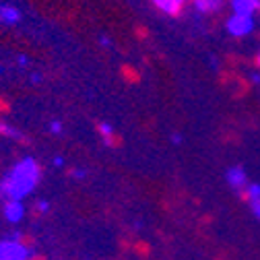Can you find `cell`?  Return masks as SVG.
I'll return each mask as SVG.
<instances>
[{"label": "cell", "instance_id": "obj_1", "mask_svg": "<svg viewBox=\"0 0 260 260\" xmlns=\"http://www.w3.org/2000/svg\"><path fill=\"white\" fill-rule=\"evenodd\" d=\"M42 168L34 157H23L0 180V197L5 201H23L38 188Z\"/></svg>", "mask_w": 260, "mask_h": 260}, {"label": "cell", "instance_id": "obj_2", "mask_svg": "<svg viewBox=\"0 0 260 260\" xmlns=\"http://www.w3.org/2000/svg\"><path fill=\"white\" fill-rule=\"evenodd\" d=\"M34 258V250L21 240L7 238L0 242V260H31Z\"/></svg>", "mask_w": 260, "mask_h": 260}, {"label": "cell", "instance_id": "obj_3", "mask_svg": "<svg viewBox=\"0 0 260 260\" xmlns=\"http://www.w3.org/2000/svg\"><path fill=\"white\" fill-rule=\"evenodd\" d=\"M227 31L234 36V38H244L248 34H252L254 29V17L252 15H240V13H234L225 23Z\"/></svg>", "mask_w": 260, "mask_h": 260}, {"label": "cell", "instance_id": "obj_4", "mask_svg": "<svg viewBox=\"0 0 260 260\" xmlns=\"http://www.w3.org/2000/svg\"><path fill=\"white\" fill-rule=\"evenodd\" d=\"M3 211H5V219L9 223H13V225L21 223L23 217H25V205H23V201H5V209Z\"/></svg>", "mask_w": 260, "mask_h": 260}, {"label": "cell", "instance_id": "obj_5", "mask_svg": "<svg viewBox=\"0 0 260 260\" xmlns=\"http://www.w3.org/2000/svg\"><path fill=\"white\" fill-rule=\"evenodd\" d=\"M225 180L234 190H244V186H248V176H246V170L240 168V166H232L230 170L225 172Z\"/></svg>", "mask_w": 260, "mask_h": 260}, {"label": "cell", "instance_id": "obj_6", "mask_svg": "<svg viewBox=\"0 0 260 260\" xmlns=\"http://www.w3.org/2000/svg\"><path fill=\"white\" fill-rule=\"evenodd\" d=\"M184 3H186V0H153V5H155L161 13L172 15V17H176V15L182 13Z\"/></svg>", "mask_w": 260, "mask_h": 260}, {"label": "cell", "instance_id": "obj_7", "mask_svg": "<svg viewBox=\"0 0 260 260\" xmlns=\"http://www.w3.org/2000/svg\"><path fill=\"white\" fill-rule=\"evenodd\" d=\"M0 21L5 25H17L21 21V11L13 5H0Z\"/></svg>", "mask_w": 260, "mask_h": 260}, {"label": "cell", "instance_id": "obj_8", "mask_svg": "<svg viewBox=\"0 0 260 260\" xmlns=\"http://www.w3.org/2000/svg\"><path fill=\"white\" fill-rule=\"evenodd\" d=\"M232 9L240 15H252L260 9V0H232Z\"/></svg>", "mask_w": 260, "mask_h": 260}, {"label": "cell", "instance_id": "obj_9", "mask_svg": "<svg viewBox=\"0 0 260 260\" xmlns=\"http://www.w3.org/2000/svg\"><path fill=\"white\" fill-rule=\"evenodd\" d=\"M192 3L201 13H215L223 7V0H192Z\"/></svg>", "mask_w": 260, "mask_h": 260}, {"label": "cell", "instance_id": "obj_10", "mask_svg": "<svg viewBox=\"0 0 260 260\" xmlns=\"http://www.w3.org/2000/svg\"><path fill=\"white\" fill-rule=\"evenodd\" d=\"M0 135L7 137V139H15V141H27L19 128H15V126H11V124H7L3 120H0Z\"/></svg>", "mask_w": 260, "mask_h": 260}, {"label": "cell", "instance_id": "obj_11", "mask_svg": "<svg viewBox=\"0 0 260 260\" xmlns=\"http://www.w3.org/2000/svg\"><path fill=\"white\" fill-rule=\"evenodd\" d=\"M97 130H100V135H102L104 143H106L108 147H114V128H112V124L102 122L100 126H97Z\"/></svg>", "mask_w": 260, "mask_h": 260}, {"label": "cell", "instance_id": "obj_12", "mask_svg": "<svg viewBox=\"0 0 260 260\" xmlns=\"http://www.w3.org/2000/svg\"><path fill=\"white\" fill-rule=\"evenodd\" d=\"M244 197L248 199V203L258 201L260 199V184H248L246 190H244Z\"/></svg>", "mask_w": 260, "mask_h": 260}, {"label": "cell", "instance_id": "obj_13", "mask_svg": "<svg viewBox=\"0 0 260 260\" xmlns=\"http://www.w3.org/2000/svg\"><path fill=\"white\" fill-rule=\"evenodd\" d=\"M50 130L54 135H62V122H58V120H54L52 124H50Z\"/></svg>", "mask_w": 260, "mask_h": 260}, {"label": "cell", "instance_id": "obj_14", "mask_svg": "<svg viewBox=\"0 0 260 260\" xmlns=\"http://www.w3.org/2000/svg\"><path fill=\"white\" fill-rule=\"evenodd\" d=\"M250 209H252V213L260 219V199H258V201H252V203H250Z\"/></svg>", "mask_w": 260, "mask_h": 260}, {"label": "cell", "instance_id": "obj_15", "mask_svg": "<svg viewBox=\"0 0 260 260\" xmlns=\"http://www.w3.org/2000/svg\"><path fill=\"white\" fill-rule=\"evenodd\" d=\"M36 207H38V211H40V213H48L50 203H48V201H38V205H36Z\"/></svg>", "mask_w": 260, "mask_h": 260}, {"label": "cell", "instance_id": "obj_16", "mask_svg": "<svg viewBox=\"0 0 260 260\" xmlns=\"http://www.w3.org/2000/svg\"><path fill=\"white\" fill-rule=\"evenodd\" d=\"M71 176H73V178H77V180H83V178L87 176V172H85V170H73V172H71Z\"/></svg>", "mask_w": 260, "mask_h": 260}, {"label": "cell", "instance_id": "obj_17", "mask_svg": "<svg viewBox=\"0 0 260 260\" xmlns=\"http://www.w3.org/2000/svg\"><path fill=\"white\" fill-rule=\"evenodd\" d=\"M54 168H64V157H54Z\"/></svg>", "mask_w": 260, "mask_h": 260}, {"label": "cell", "instance_id": "obj_18", "mask_svg": "<svg viewBox=\"0 0 260 260\" xmlns=\"http://www.w3.org/2000/svg\"><path fill=\"white\" fill-rule=\"evenodd\" d=\"M172 143H174V145L182 143V135H178V133H176V135H172Z\"/></svg>", "mask_w": 260, "mask_h": 260}, {"label": "cell", "instance_id": "obj_19", "mask_svg": "<svg viewBox=\"0 0 260 260\" xmlns=\"http://www.w3.org/2000/svg\"><path fill=\"white\" fill-rule=\"evenodd\" d=\"M27 56H19V67H27Z\"/></svg>", "mask_w": 260, "mask_h": 260}, {"label": "cell", "instance_id": "obj_20", "mask_svg": "<svg viewBox=\"0 0 260 260\" xmlns=\"http://www.w3.org/2000/svg\"><path fill=\"white\" fill-rule=\"evenodd\" d=\"M40 79H42V77H40L38 73H36V75H31V81H34V83H40Z\"/></svg>", "mask_w": 260, "mask_h": 260}, {"label": "cell", "instance_id": "obj_21", "mask_svg": "<svg viewBox=\"0 0 260 260\" xmlns=\"http://www.w3.org/2000/svg\"><path fill=\"white\" fill-rule=\"evenodd\" d=\"M252 81L254 83H260V75H252Z\"/></svg>", "mask_w": 260, "mask_h": 260}, {"label": "cell", "instance_id": "obj_22", "mask_svg": "<svg viewBox=\"0 0 260 260\" xmlns=\"http://www.w3.org/2000/svg\"><path fill=\"white\" fill-rule=\"evenodd\" d=\"M256 64H258V67H260V52H258V56H256Z\"/></svg>", "mask_w": 260, "mask_h": 260}]
</instances>
